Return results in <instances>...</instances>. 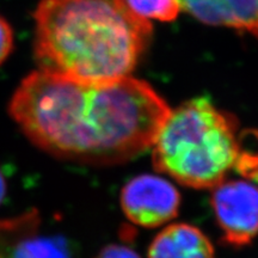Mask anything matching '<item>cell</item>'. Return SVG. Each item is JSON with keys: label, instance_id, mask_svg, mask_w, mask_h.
<instances>
[{"label": "cell", "instance_id": "6da1fadb", "mask_svg": "<svg viewBox=\"0 0 258 258\" xmlns=\"http://www.w3.org/2000/svg\"><path fill=\"white\" fill-rule=\"evenodd\" d=\"M169 112L150 84L131 76L86 82L40 69L9 102L10 117L32 145L90 165H116L145 152Z\"/></svg>", "mask_w": 258, "mask_h": 258}, {"label": "cell", "instance_id": "7a4b0ae2", "mask_svg": "<svg viewBox=\"0 0 258 258\" xmlns=\"http://www.w3.org/2000/svg\"><path fill=\"white\" fill-rule=\"evenodd\" d=\"M34 22L38 69L86 82L131 76L152 35L125 0H40Z\"/></svg>", "mask_w": 258, "mask_h": 258}, {"label": "cell", "instance_id": "3957f363", "mask_svg": "<svg viewBox=\"0 0 258 258\" xmlns=\"http://www.w3.org/2000/svg\"><path fill=\"white\" fill-rule=\"evenodd\" d=\"M151 148L154 169L194 189L214 188L246 153L237 121L201 97L170 109Z\"/></svg>", "mask_w": 258, "mask_h": 258}, {"label": "cell", "instance_id": "277c9868", "mask_svg": "<svg viewBox=\"0 0 258 258\" xmlns=\"http://www.w3.org/2000/svg\"><path fill=\"white\" fill-rule=\"evenodd\" d=\"M211 205L222 232L232 246H246L258 235V185L249 179L222 180L212 189Z\"/></svg>", "mask_w": 258, "mask_h": 258}, {"label": "cell", "instance_id": "5b68a950", "mask_svg": "<svg viewBox=\"0 0 258 258\" xmlns=\"http://www.w3.org/2000/svg\"><path fill=\"white\" fill-rule=\"evenodd\" d=\"M120 202L128 220L141 227L156 228L177 217L180 195L166 178L145 173L123 186Z\"/></svg>", "mask_w": 258, "mask_h": 258}, {"label": "cell", "instance_id": "8992f818", "mask_svg": "<svg viewBox=\"0 0 258 258\" xmlns=\"http://www.w3.org/2000/svg\"><path fill=\"white\" fill-rule=\"evenodd\" d=\"M0 258H73L67 240L44 233L37 209L0 219Z\"/></svg>", "mask_w": 258, "mask_h": 258}, {"label": "cell", "instance_id": "52a82bcc", "mask_svg": "<svg viewBox=\"0 0 258 258\" xmlns=\"http://www.w3.org/2000/svg\"><path fill=\"white\" fill-rule=\"evenodd\" d=\"M202 23L249 32L258 38V0H177Z\"/></svg>", "mask_w": 258, "mask_h": 258}, {"label": "cell", "instance_id": "ba28073f", "mask_svg": "<svg viewBox=\"0 0 258 258\" xmlns=\"http://www.w3.org/2000/svg\"><path fill=\"white\" fill-rule=\"evenodd\" d=\"M148 258H215L212 241L200 228L172 224L160 231L148 247Z\"/></svg>", "mask_w": 258, "mask_h": 258}, {"label": "cell", "instance_id": "9c48e42d", "mask_svg": "<svg viewBox=\"0 0 258 258\" xmlns=\"http://www.w3.org/2000/svg\"><path fill=\"white\" fill-rule=\"evenodd\" d=\"M134 14L146 21L171 22L178 17L180 8L177 0H125Z\"/></svg>", "mask_w": 258, "mask_h": 258}, {"label": "cell", "instance_id": "30bf717a", "mask_svg": "<svg viewBox=\"0 0 258 258\" xmlns=\"http://www.w3.org/2000/svg\"><path fill=\"white\" fill-rule=\"evenodd\" d=\"M15 48V32L8 19L0 15V66L9 59Z\"/></svg>", "mask_w": 258, "mask_h": 258}, {"label": "cell", "instance_id": "8fae6325", "mask_svg": "<svg viewBox=\"0 0 258 258\" xmlns=\"http://www.w3.org/2000/svg\"><path fill=\"white\" fill-rule=\"evenodd\" d=\"M95 258H141L137 251L125 245L111 244L103 247Z\"/></svg>", "mask_w": 258, "mask_h": 258}, {"label": "cell", "instance_id": "7c38bea8", "mask_svg": "<svg viewBox=\"0 0 258 258\" xmlns=\"http://www.w3.org/2000/svg\"><path fill=\"white\" fill-rule=\"evenodd\" d=\"M6 192H8V182H6V178L4 173H3V171L0 170V205L4 201Z\"/></svg>", "mask_w": 258, "mask_h": 258}]
</instances>
